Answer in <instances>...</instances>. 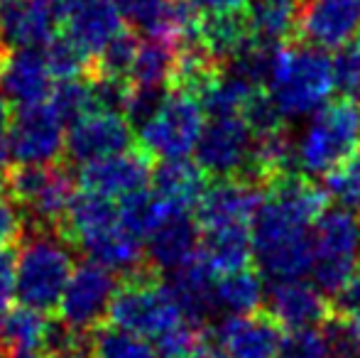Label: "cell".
Listing matches in <instances>:
<instances>
[{
	"label": "cell",
	"mask_w": 360,
	"mask_h": 358,
	"mask_svg": "<svg viewBox=\"0 0 360 358\" xmlns=\"http://www.w3.org/2000/svg\"><path fill=\"white\" fill-rule=\"evenodd\" d=\"M211 336L228 358H275L285 329L267 312H252L226 314L211 329Z\"/></svg>",
	"instance_id": "obj_15"
},
{
	"label": "cell",
	"mask_w": 360,
	"mask_h": 358,
	"mask_svg": "<svg viewBox=\"0 0 360 358\" xmlns=\"http://www.w3.org/2000/svg\"><path fill=\"white\" fill-rule=\"evenodd\" d=\"M201 229L189 211L169 214L145 238L147 265L157 272H172L199 253Z\"/></svg>",
	"instance_id": "obj_20"
},
{
	"label": "cell",
	"mask_w": 360,
	"mask_h": 358,
	"mask_svg": "<svg viewBox=\"0 0 360 358\" xmlns=\"http://www.w3.org/2000/svg\"><path fill=\"white\" fill-rule=\"evenodd\" d=\"M13 275H15L13 250H0V317L8 312L10 300H13Z\"/></svg>",
	"instance_id": "obj_45"
},
{
	"label": "cell",
	"mask_w": 360,
	"mask_h": 358,
	"mask_svg": "<svg viewBox=\"0 0 360 358\" xmlns=\"http://www.w3.org/2000/svg\"><path fill=\"white\" fill-rule=\"evenodd\" d=\"M44 358H91V351H81V354H62V356H44Z\"/></svg>",
	"instance_id": "obj_52"
},
{
	"label": "cell",
	"mask_w": 360,
	"mask_h": 358,
	"mask_svg": "<svg viewBox=\"0 0 360 358\" xmlns=\"http://www.w3.org/2000/svg\"><path fill=\"white\" fill-rule=\"evenodd\" d=\"M333 317H360V265L346 282L328 297Z\"/></svg>",
	"instance_id": "obj_44"
},
{
	"label": "cell",
	"mask_w": 360,
	"mask_h": 358,
	"mask_svg": "<svg viewBox=\"0 0 360 358\" xmlns=\"http://www.w3.org/2000/svg\"><path fill=\"white\" fill-rule=\"evenodd\" d=\"M152 179V158L143 148H130L110 158L81 165L79 184L108 199H125L135 191L145 189Z\"/></svg>",
	"instance_id": "obj_13"
},
{
	"label": "cell",
	"mask_w": 360,
	"mask_h": 358,
	"mask_svg": "<svg viewBox=\"0 0 360 358\" xmlns=\"http://www.w3.org/2000/svg\"><path fill=\"white\" fill-rule=\"evenodd\" d=\"M42 54L47 59V67L54 79H74L86 77L94 72V59L69 37L67 32H57L42 47Z\"/></svg>",
	"instance_id": "obj_35"
},
{
	"label": "cell",
	"mask_w": 360,
	"mask_h": 358,
	"mask_svg": "<svg viewBox=\"0 0 360 358\" xmlns=\"http://www.w3.org/2000/svg\"><path fill=\"white\" fill-rule=\"evenodd\" d=\"M138 44H140V39H135L133 32H128V30L118 32L108 44H105L103 52L96 57L94 72H103V74H110V77L128 79L135 52H138Z\"/></svg>",
	"instance_id": "obj_39"
},
{
	"label": "cell",
	"mask_w": 360,
	"mask_h": 358,
	"mask_svg": "<svg viewBox=\"0 0 360 358\" xmlns=\"http://www.w3.org/2000/svg\"><path fill=\"white\" fill-rule=\"evenodd\" d=\"M49 314L20 305L13 307L0 317V336L3 349H32L42 351L49 329Z\"/></svg>",
	"instance_id": "obj_33"
},
{
	"label": "cell",
	"mask_w": 360,
	"mask_h": 358,
	"mask_svg": "<svg viewBox=\"0 0 360 358\" xmlns=\"http://www.w3.org/2000/svg\"><path fill=\"white\" fill-rule=\"evenodd\" d=\"M49 106L57 110V115L64 120V125H72L81 115L91 113V87L89 74L74 79H59V84L49 94Z\"/></svg>",
	"instance_id": "obj_36"
},
{
	"label": "cell",
	"mask_w": 360,
	"mask_h": 358,
	"mask_svg": "<svg viewBox=\"0 0 360 358\" xmlns=\"http://www.w3.org/2000/svg\"><path fill=\"white\" fill-rule=\"evenodd\" d=\"M89 351L91 358H160L150 339L110 321L98 324L89 334Z\"/></svg>",
	"instance_id": "obj_32"
},
{
	"label": "cell",
	"mask_w": 360,
	"mask_h": 358,
	"mask_svg": "<svg viewBox=\"0 0 360 358\" xmlns=\"http://www.w3.org/2000/svg\"><path fill=\"white\" fill-rule=\"evenodd\" d=\"M360 148V106L351 96L323 103L304 128L297 162L309 177H326Z\"/></svg>",
	"instance_id": "obj_5"
},
{
	"label": "cell",
	"mask_w": 360,
	"mask_h": 358,
	"mask_svg": "<svg viewBox=\"0 0 360 358\" xmlns=\"http://www.w3.org/2000/svg\"><path fill=\"white\" fill-rule=\"evenodd\" d=\"M214 300L226 314H252L265 305V280L250 265L216 275Z\"/></svg>",
	"instance_id": "obj_30"
},
{
	"label": "cell",
	"mask_w": 360,
	"mask_h": 358,
	"mask_svg": "<svg viewBox=\"0 0 360 358\" xmlns=\"http://www.w3.org/2000/svg\"><path fill=\"white\" fill-rule=\"evenodd\" d=\"M59 23L52 0H0V32L8 49H42L59 32Z\"/></svg>",
	"instance_id": "obj_19"
},
{
	"label": "cell",
	"mask_w": 360,
	"mask_h": 358,
	"mask_svg": "<svg viewBox=\"0 0 360 358\" xmlns=\"http://www.w3.org/2000/svg\"><path fill=\"white\" fill-rule=\"evenodd\" d=\"M267 191L252 216V258L262 275L294 280L311 272L314 224L326 211L328 194L311 177L282 174L265 184Z\"/></svg>",
	"instance_id": "obj_1"
},
{
	"label": "cell",
	"mask_w": 360,
	"mask_h": 358,
	"mask_svg": "<svg viewBox=\"0 0 360 358\" xmlns=\"http://www.w3.org/2000/svg\"><path fill=\"white\" fill-rule=\"evenodd\" d=\"M326 358H360V317H328L321 324Z\"/></svg>",
	"instance_id": "obj_38"
},
{
	"label": "cell",
	"mask_w": 360,
	"mask_h": 358,
	"mask_svg": "<svg viewBox=\"0 0 360 358\" xmlns=\"http://www.w3.org/2000/svg\"><path fill=\"white\" fill-rule=\"evenodd\" d=\"M113 3L118 8V13L123 15L125 23L143 30V32H150L157 15L162 13L165 0H113Z\"/></svg>",
	"instance_id": "obj_43"
},
{
	"label": "cell",
	"mask_w": 360,
	"mask_h": 358,
	"mask_svg": "<svg viewBox=\"0 0 360 358\" xmlns=\"http://www.w3.org/2000/svg\"><path fill=\"white\" fill-rule=\"evenodd\" d=\"M8 155L18 165H54L67 148L64 120L49 103L20 106L5 133Z\"/></svg>",
	"instance_id": "obj_10"
},
{
	"label": "cell",
	"mask_w": 360,
	"mask_h": 358,
	"mask_svg": "<svg viewBox=\"0 0 360 358\" xmlns=\"http://www.w3.org/2000/svg\"><path fill=\"white\" fill-rule=\"evenodd\" d=\"M360 265V221L348 209L323 211L314 224V285L336 292Z\"/></svg>",
	"instance_id": "obj_8"
},
{
	"label": "cell",
	"mask_w": 360,
	"mask_h": 358,
	"mask_svg": "<svg viewBox=\"0 0 360 358\" xmlns=\"http://www.w3.org/2000/svg\"><path fill=\"white\" fill-rule=\"evenodd\" d=\"M67 34L96 62L103 47L123 32V15L118 13L113 0H89L64 18Z\"/></svg>",
	"instance_id": "obj_23"
},
{
	"label": "cell",
	"mask_w": 360,
	"mask_h": 358,
	"mask_svg": "<svg viewBox=\"0 0 360 358\" xmlns=\"http://www.w3.org/2000/svg\"><path fill=\"white\" fill-rule=\"evenodd\" d=\"M201 15H228L245 13L248 0H191Z\"/></svg>",
	"instance_id": "obj_46"
},
{
	"label": "cell",
	"mask_w": 360,
	"mask_h": 358,
	"mask_svg": "<svg viewBox=\"0 0 360 358\" xmlns=\"http://www.w3.org/2000/svg\"><path fill=\"white\" fill-rule=\"evenodd\" d=\"M79 250L86 253L89 260L103 265V268L115 272L118 277H133L150 268L145 258L143 241L135 234H130L120 221L115 226H110V229H105L103 234L81 243Z\"/></svg>",
	"instance_id": "obj_22"
},
{
	"label": "cell",
	"mask_w": 360,
	"mask_h": 358,
	"mask_svg": "<svg viewBox=\"0 0 360 358\" xmlns=\"http://www.w3.org/2000/svg\"><path fill=\"white\" fill-rule=\"evenodd\" d=\"M336 89L331 57L307 42L280 44L272 54L265 91L285 120L307 118L331 101Z\"/></svg>",
	"instance_id": "obj_3"
},
{
	"label": "cell",
	"mask_w": 360,
	"mask_h": 358,
	"mask_svg": "<svg viewBox=\"0 0 360 358\" xmlns=\"http://www.w3.org/2000/svg\"><path fill=\"white\" fill-rule=\"evenodd\" d=\"M252 39L255 34L248 25L245 13L201 15L199 42L221 67H226L233 57H238Z\"/></svg>",
	"instance_id": "obj_28"
},
{
	"label": "cell",
	"mask_w": 360,
	"mask_h": 358,
	"mask_svg": "<svg viewBox=\"0 0 360 358\" xmlns=\"http://www.w3.org/2000/svg\"><path fill=\"white\" fill-rule=\"evenodd\" d=\"M333 84L346 96L360 91V34L336 47L331 57Z\"/></svg>",
	"instance_id": "obj_40"
},
{
	"label": "cell",
	"mask_w": 360,
	"mask_h": 358,
	"mask_svg": "<svg viewBox=\"0 0 360 358\" xmlns=\"http://www.w3.org/2000/svg\"><path fill=\"white\" fill-rule=\"evenodd\" d=\"M8 143H5V138H0V191H5V179H8Z\"/></svg>",
	"instance_id": "obj_49"
},
{
	"label": "cell",
	"mask_w": 360,
	"mask_h": 358,
	"mask_svg": "<svg viewBox=\"0 0 360 358\" xmlns=\"http://www.w3.org/2000/svg\"><path fill=\"white\" fill-rule=\"evenodd\" d=\"M252 224H231L201 231L199 258L214 275L248 268L252 263Z\"/></svg>",
	"instance_id": "obj_24"
},
{
	"label": "cell",
	"mask_w": 360,
	"mask_h": 358,
	"mask_svg": "<svg viewBox=\"0 0 360 358\" xmlns=\"http://www.w3.org/2000/svg\"><path fill=\"white\" fill-rule=\"evenodd\" d=\"M52 79L42 49L18 47L0 57V94L15 106L44 103L54 89Z\"/></svg>",
	"instance_id": "obj_18"
},
{
	"label": "cell",
	"mask_w": 360,
	"mask_h": 358,
	"mask_svg": "<svg viewBox=\"0 0 360 358\" xmlns=\"http://www.w3.org/2000/svg\"><path fill=\"white\" fill-rule=\"evenodd\" d=\"M275 358H326V341L319 326L292 329L282 336Z\"/></svg>",
	"instance_id": "obj_41"
},
{
	"label": "cell",
	"mask_w": 360,
	"mask_h": 358,
	"mask_svg": "<svg viewBox=\"0 0 360 358\" xmlns=\"http://www.w3.org/2000/svg\"><path fill=\"white\" fill-rule=\"evenodd\" d=\"M262 201V186L248 177H223L214 186H206L196 204L199 229H216L231 224H252Z\"/></svg>",
	"instance_id": "obj_16"
},
{
	"label": "cell",
	"mask_w": 360,
	"mask_h": 358,
	"mask_svg": "<svg viewBox=\"0 0 360 358\" xmlns=\"http://www.w3.org/2000/svg\"><path fill=\"white\" fill-rule=\"evenodd\" d=\"M360 34V0H304L299 37L319 49H336Z\"/></svg>",
	"instance_id": "obj_17"
},
{
	"label": "cell",
	"mask_w": 360,
	"mask_h": 358,
	"mask_svg": "<svg viewBox=\"0 0 360 358\" xmlns=\"http://www.w3.org/2000/svg\"><path fill=\"white\" fill-rule=\"evenodd\" d=\"M214 270L199 258V253L184 263L181 268L169 272V285L172 295L176 297L181 307V314L189 324L201 326V329H209L206 321L211 319L216 309V300H214Z\"/></svg>",
	"instance_id": "obj_21"
},
{
	"label": "cell",
	"mask_w": 360,
	"mask_h": 358,
	"mask_svg": "<svg viewBox=\"0 0 360 358\" xmlns=\"http://www.w3.org/2000/svg\"><path fill=\"white\" fill-rule=\"evenodd\" d=\"M8 52V47H5V42H3V32H0V57Z\"/></svg>",
	"instance_id": "obj_53"
},
{
	"label": "cell",
	"mask_w": 360,
	"mask_h": 358,
	"mask_svg": "<svg viewBox=\"0 0 360 358\" xmlns=\"http://www.w3.org/2000/svg\"><path fill=\"white\" fill-rule=\"evenodd\" d=\"M206 177L209 174L199 167V162L184 160H165L152 172V191L174 211L196 209L199 199L206 191Z\"/></svg>",
	"instance_id": "obj_25"
},
{
	"label": "cell",
	"mask_w": 360,
	"mask_h": 358,
	"mask_svg": "<svg viewBox=\"0 0 360 358\" xmlns=\"http://www.w3.org/2000/svg\"><path fill=\"white\" fill-rule=\"evenodd\" d=\"M326 194L353 214H360V148L326 174Z\"/></svg>",
	"instance_id": "obj_37"
},
{
	"label": "cell",
	"mask_w": 360,
	"mask_h": 358,
	"mask_svg": "<svg viewBox=\"0 0 360 358\" xmlns=\"http://www.w3.org/2000/svg\"><path fill=\"white\" fill-rule=\"evenodd\" d=\"M252 140L255 135L243 115L209 118L194 150L199 167L209 177H243L250 162Z\"/></svg>",
	"instance_id": "obj_11"
},
{
	"label": "cell",
	"mask_w": 360,
	"mask_h": 358,
	"mask_svg": "<svg viewBox=\"0 0 360 358\" xmlns=\"http://www.w3.org/2000/svg\"><path fill=\"white\" fill-rule=\"evenodd\" d=\"M294 160H297V150H294L287 128L260 133L252 140L250 162H248V170L243 177L257 181L260 186L270 184L272 179L289 172Z\"/></svg>",
	"instance_id": "obj_29"
},
{
	"label": "cell",
	"mask_w": 360,
	"mask_h": 358,
	"mask_svg": "<svg viewBox=\"0 0 360 358\" xmlns=\"http://www.w3.org/2000/svg\"><path fill=\"white\" fill-rule=\"evenodd\" d=\"M133 125L123 113H110V110H91L81 115L76 123L69 125L67 133V153L69 162L89 165L96 160L110 158L115 153L130 150L135 143Z\"/></svg>",
	"instance_id": "obj_12"
},
{
	"label": "cell",
	"mask_w": 360,
	"mask_h": 358,
	"mask_svg": "<svg viewBox=\"0 0 360 358\" xmlns=\"http://www.w3.org/2000/svg\"><path fill=\"white\" fill-rule=\"evenodd\" d=\"M206 125V110L194 94L172 89L138 128V143L150 158L184 160L194 155Z\"/></svg>",
	"instance_id": "obj_7"
},
{
	"label": "cell",
	"mask_w": 360,
	"mask_h": 358,
	"mask_svg": "<svg viewBox=\"0 0 360 358\" xmlns=\"http://www.w3.org/2000/svg\"><path fill=\"white\" fill-rule=\"evenodd\" d=\"M304 0H248L245 18L255 39L272 47L299 37Z\"/></svg>",
	"instance_id": "obj_27"
},
{
	"label": "cell",
	"mask_w": 360,
	"mask_h": 358,
	"mask_svg": "<svg viewBox=\"0 0 360 358\" xmlns=\"http://www.w3.org/2000/svg\"><path fill=\"white\" fill-rule=\"evenodd\" d=\"M27 221L10 196H0V250H13L20 243Z\"/></svg>",
	"instance_id": "obj_42"
},
{
	"label": "cell",
	"mask_w": 360,
	"mask_h": 358,
	"mask_svg": "<svg viewBox=\"0 0 360 358\" xmlns=\"http://www.w3.org/2000/svg\"><path fill=\"white\" fill-rule=\"evenodd\" d=\"M10 120H13V108H10V101L0 94V138H5V133H8Z\"/></svg>",
	"instance_id": "obj_48"
},
{
	"label": "cell",
	"mask_w": 360,
	"mask_h": 358,
	"mask_svg": "<svg viewBox=\"0 0 360 358\" xmlns=\"http://www.w3.org/2000/svg\"><path fill=\"white\" fill-rule=\"evenodd\" d=\"M105 321L157 341L186 319L169 285L162 282L160 272L147 268L133 277H123L110 300Z\"/></svg>",
	"instance_id": "obj_4"
},
{
	"label": "cell",
	"mask_w": 360,
	"mask_h": 358,
	"mask_svg": "<svg viewBox=\"0 0 360 358\" xmlns=\"http://www.w3.org/2000/svg\"><path fill=\"white\" fill-rule=\"evenodd\" d=\"M265 312L285 331L321 326L331 317L328 297L314 282L302 277L294 280H275L265 292Z\"/></svg>",
	"instance_id": "obj_14"
},
{
	"label": "cell",
	"mask_w": 360,
	"mask_h": 358,
	"mask_svg": "<svg viewBox=\"0 0 360 358\" xmlns=\"http://www.w3.org/2000/svg\"><path fill=\"white\" fill-rule=\"evenodd\" d=\"M176 49L174 44L165 39L147 37L138 44L133 67L128 72V82L135 89H165L172 84L176 64Z\"/></svg>",
	"instance_id": "obj_31"
},
{
	"label": "cell",
	"mask_w": 360,
	"mask_h": 358,
	"mask_svg": "<svg viewBox=\"0 0 360 358\" xmlns=\"http://www.w3.org/2000/svg\"><path fill=\"white\" fill-rule=\"evenodd\" d=\"M118 206L113 199L96 191H76L72 204H69L67 214L59 226V234L79 250L81 243H86L94 236L103 234L105 229L118 224Z\"/></svg>",
	"instance_id": "obj_26"
},
{
	"label": "cell",
	"mask_w": 360,
	"mask_h": 358,
	"mask_svg": "<svg viewBox=\"0 0 360 358\" xmlns=\"http://www.w3.org/2000/svg\"><path fill=\"white\" fill-rule=\"evenodd\" d=\"M118 275L86 258L74 265L64 295L59 300V319L79 334H91L108 317V307L118 290Z\"/></svg>",
	"instance_id": "obj_9"
},
{
	"label": "cell",
	"mask_w": 360,
	"mask_h": 358,
	"mask_svg": "<svg viewBox=\"0 0 360 358\" xmlns=\"http://www.w3.org/2000/svg\"><path fill=\"white\" fill-rule=\"evenodd\" d=\"M52 3H54V8H57V13L62 15V23H64V18H67L72 10H76L84 3H89V0H52Z\"/></svg>",
	"instance_id": "obj_50"
},
{
	"label": "cell",
	"mask_w": 360,
	"mask_h": 358,
	"mask_svg": "<svg viewBox=\"0 0 360 358\" xmlns=\"http://www.w3.org/2000/svg\"><path fill=\"white\" fill-rule=\"evenodd\" d=\"M5 191L25 214L27 226L57 229L76 194L74 174L62 162L18 165L8 170Z\"/></svg>",
	"instance_id": "obj_6"
},
{
	"label": "cell",
	"mask_w": 360,
	"mask_h": 358,
	"mask_svg": "<svg viewBox=\"0 0 360 358\" xmlns=\"http://www.w3.org/2000/svg\"><path fill=\"white\" fill-rule=\"evenodd\" d=\"M186 358H228V356H226V351L218 349L214 344V339H211V341H206V344H201L196 351H191Z\"/></svg>",
	"instance_id": "obj_47"
},
{
	"label": "cell",
	"mask_w": 360,
	"mask_h": 358,
	"mask_svg": "<svg viewBox=\"0 0 360 358\" xmlns=\"http://www.w3.org/2000/svg\"><path fill=\"white\" fill-rule=\"evenodd\" d=\"M169 214H176V211L169 209L152 189L135 191V194L120 199V204H118L120 224H123L130 234L138 236L140 241H145Z\"/></svg>",
	"instance_id": "obj_34"
},
{
	"label": "cell",
	"mask_w": 360,
	"mask_h": 358,
	"mask_svg": "<svg viewBox=\"0 0 360 358\" xmlns=\"http://www.w3.org/2000/svg\"><path fill=\"white\" fill-rule=\"evenodd\" d=\"M3 358H44V356L32 349H5Z\"/></svg>",
	"instance_id": "obj_51"
},
{
	"label": "cell",
	"mask_w": 360,
	"mask_h": 358,
	"mask_svg": "<svg viewBox=\"0 0 360 358\" xmlns=\"http://www.w3.org/2000/svg\"><path fill=\"white\" fill-rule=\"evenodd\" d=\"M74 245L57 229L27 226L18 243L13 297L30 309L57 312L69 277L74 272Z\"/></svg>",
	"instance_id": "obj_2"
}]
</instances>
